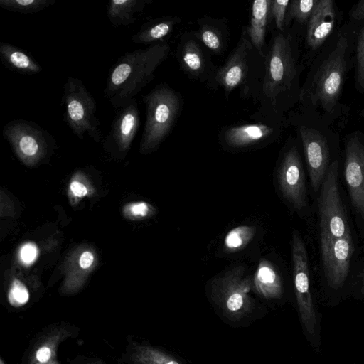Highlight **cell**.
I'll return each instance as SVG.
<instances>
[{"instance_id":"1","label":"cell","mask_w":364,"mask_h":364,"mask_svg":"<svg viewBox=\"0 0 364 364\" xmlns=\"http://www.w3.org/2000/svg\"><path fill=\"white\" fill-rule=\"evenodd\" d=\"M170 46L166 41L144 48L128 51L110 68L104 94L110 104L119 109L136 96L155 77V71L168 58Z\"/></svg>"},{"instance_id":"2","label":"cell","mask_w":364,"mask_h":364,"mask_svg":"<svg viewBox=\"0 0 364 364\" xmlns=\"http://www.w3.org/2000/svg\"><path fill=\"white\" fill-rule=\"evenodd\" d=\"M145 124L141 139V149H156L171 131L182 107L179 94L166 84L154 87L143 97Z\"/></svg>"},{"instance_id":"3","label":"cell","mask_w":364,"mask_h":364,"mask_svg":"<svg viewBox=\"0 0 364 364\" xmlns=\"http://www.w3.org/2000/svg\"><path fill=\"white\" fill-rule=\"evenodd\" d=\"M61 103L64 121L73 133L81 139L87 134L98 142L102 132L96 116V101L80 79L71 76L67 78Z\"/></svg>"},{"instance_id":"4","label":"cell","mask_w":364,"mask_h":364,"mask_svg":"<svg viewBox=\"0 0 364 364\" xmlns=\"http://www.w3.org/2000/svg\"><path fill=\"white\" fill-rule=\"evenodd\" d=\"M338 161H332L318 191L320 244L343 237L351 231L338 188Z\"/></svg>"},{"instance_id":"5","label":"cell","mask_w":364,"mask_h":364,"mask_svg":"<svg viewBox=\"0 0 364 364\" xmlns=\"http://www.w3.org/2000/svg\"><path fill=\"white\" fill-rule=\"evenodd\" d=\"M266 63L262 92L276 109L278 99L290 89L296 73L289 36L281 32L274 36Z\"/></svg>"},{"instance_id":"6","label":"cell","mask_w":364,"mask_h":364,"mask_svg":"<svg viewBox=\"0 0 364 364\" xmlns=\"http://www.w3.org/2000/svg\"><path fill=\"white\" fill-rule=\"evenodd\" d=\"M347 47V39L340 37L334 50L318 69L309 89L313 103L319 104L328 112L333 109L341 92Z\"/></svg>"},{"instance_id":"7","label":"cell","mask_w":364,"mask_h":364,"mask_svg":"<svg viewBox=\"0 0 364 364\" xmlns=\"http://www.w3.org/2000/svg\"><path fill=\"white\" fill-rule=\"evenodd\" d=\"M252 284L251 277L245 274L241 266L234 267L213 280V298L228 315L242 317L252 307L249 295Z\"/></svg>"},{"instance_id":"8","label":"cell","mask_w":364,"mask_h":364,"mask_svg":"<svg viewBox=\"0 0 364 364\" xmlns=\"http://www.w3.org/2000/svg\"><path fill=\"white\" fill-rule=\"evenodd\" d=\"M80 331L77 326L65 321L46 326L31 339L21 364H60L58 358L60 345L78 337Z\"/></svg>"},{"instance_id":"9","label":"cell","mask_w":364,"mask_h":364,"mask_svg":"<svg viewBox=\"0 0 364 364\" xmlns=\"http://www.w3.org/2000/svg\"><path fill=\"white\" fill-rule=\"evenodd\" d=\"M291 258L294 291L301 320L307 333L314 336L316 318L310 291L308 254L302 238L296 230L292 235Z\"/></svg>"},{"instance_id":"10","label":"cell","mask_w":364,"mask_h":364,"mask_svg":"<svg viewBox=\"0 0 364 364\" xmlns=\"http://www.w3.org/2000/svg\"><path fill=\"white\" fill-rule=\"evenodd\" d=\"M277 181L283 198L294 210L300 213L308 208L305 174L296 146L284 152L279 165Z\"/></svg>"},{"instance_id":"11","label":"cell","mask_w":364,"mask_h":364,"mask_svg":"<svg viewBox=\"0 0 364 364\" xmlns=\"http://www.w3.org/2000/svg\"><path fill=\"white\" fill-rule=\"evenodd\" d=\"M325 279L331 288H341L348 277L355 243L351 231L343 237L320 244Z\"/></svg>"},{"instance_id":"12","label":"cell","mask_w":364,"mask_h":364,"mask_svg":"<svg viewBox=\"0 0 364 364\" xmlns=\"http://www.w3.org/2000/svg\"><path fill=\"white\" fill-rule=\"evenodd\" d=\"M343 175L354 212L364 226V144L358 136L346 144Z\"/></svg>"},{"instance_id":"13","label":"cell","mask_w":364,"mask_h":364,"mask_svg":"<svg viewBox=\"0 0 364 364\" xmlns=\"http://www.w3.org/2000/svg\"><path fill=\"white\" fill-rule=\"evenodd\" d=\"M2 134L23 156L36 157L54 144L49 132L38 124L26 119H14L6 123Z\"/></svg>"},{"instance_id":"14","label":"cell","mask_w":364,"mask_h":364,"mask_svg":"<svg viewBox=\"0 0 364 364\" xmlns=\"http://www.w3.org/2000/svg\"><path fill=\"white\" fill-rule=\"evenodd\" d=\"M252 48L253 46L250 41L247 30H244L236 47L225 63L216 68L210 80V84L213 87L215 86L222 87L228 97L234 89L241 86L247 76L248 57Z\"/></svg>"},{"instance_id":"15","label":"cell","mask_w":364,"mask_h":364,"mask_svg":"<svg viewBox=\"0 0 364 364\" xmlns=\"http://www.w3.org/2000/svg\"><path fill=\"white\" fill-rule=\"evenodd\" d=\"M299 132L311 186L316 193L319 191L331 164L327 140L314 128L302 126Z\"/></svg>"},{"instance_id":"16","label":"cell","mask_w":364,"mask_h":364,"mask_svg":"<svg viewBox=\"0 0 364 364\" xmlns=\"http://www.w3.org/2000/svg\"><path fill=\"white\" fill-rule=\"evenodd\" d=\"M210 51L193 33H183L176 50L181 69L191 79L205 81L211 79L216 67L211 61Z\"/></svg>"},{"instance_id":"17","label":"cell","mask_w":364,"mask_h":364,"mask_svg":"<svg viewBox=\"0 0 364 364\" xmlns=\"http://www.w3.org/2000/svg\"><path fill=\"white\" fill-rule=\"evenodd\" d=\"M140 126L139 111L136 99L117 109L105 143L120 152L127 151Z\"/></svg>"},{"instance_id":"18","label":"cell","mask_w":364,"mask_h":364,"mask_svg":"<svg viewBox=\"0 0 364 364\" xmlns=\"http://www.w3.org/2000/svg\"><path fill=\"white\" fill-rule=\"evenodd\" d=\"M124 350L116 358L119 364H182L161 348L134 335H127Z\"/></svg>"},{"instance_id":"19","label":"cell","mask_w":364,"mask_h":364,"mask_svg":"<svg viewBox=\"0 0 364 364\" xmlns=\"http://www.w3.org/2000/svg\"><path fill=\"white\" fill-rule=\"evenodd\" d=\"M277 132L272 125L259 122L226 127L220 134L225 145L242 149L265 142L273 138Z\"/></svg>"},{"instance_id":"20","label":"cell","mask_w":364,"mask_h":364,"mask_svg":"<svg viewBox=\"0 0 364 364\" xmlns=\"http://www.w3.org/2000/svg\"><path fill=\"white\" fill-rule=\"evenodd\" d=\"M307 23L306 42L312 50H316L326 41L333 28V1L319 0Z\"/></svg>"},{"instance_id":"21","label":"cell","mask_w":364,"mask_h":364,"mask_svg":"<svg viewBox=\"0 0 364 364\" xmlns=\"http://www.w3.org/2000/svg\"><path fill=\"white\" fill-rule=\"evenodd\" d=\"M198 29L193 34L212 53L220 55L228 46V30L225 18L203 16L198 19Z\"/></svg>"},{"instance_id":"22","label":"cell","mask_w":364,"mask_h":364,"mask_svg":"<svg viewBox=\"0 0 364 364\" xmlns=\"http://www.w3.org/2000/svg\"><path fill=\"white\" fill-rule=\"evenodd\" d=\"M272 0H255L252 4L250 25L247 33L253 48L264 57L266 31L271 17Z\"/></svg>"},{"instance_id":"23","label":"cell","mask_w":364,"mask_h":364,"mask_svg":"<svg viewBox=\"0 0 364 364\" xmlns=\"http://www.w3.org/2000/svg\"><path fill=\"white\" fill-rule=\"evenodd\" d=\"M181 22L178 16H166L145 22L131 38L135 44L152 45L164 41Z\"/></svg>"},{"instance_id":"24","label":"cell","mask_w":364,"mask_h":364,"mask_svg":"<svg viewBox=\"0 0 364 364\" xmlns=\"http://www.w3.org/2000/svg\"><path fill=\"white\" fill-rule=\"evenodd\" d=\"M0 58L6 68L21 74L33 75L43 70L29 53L8 43H0Z\"/></svg>"},{"instance_id":"25","label":"cell","mask_w":364,"mask_h":364,"mask_svg":"<svg viewBox=\"0 0 364 364\" xmlns=\"http://www.w3.org/2000/svg\"><path fill=\"white\" fill-rule=\"evenodd\" d=\"M151 2V0H111L107 5V19L114 27L134 24L137 15Z\"/></svg>"},{"instance_id":"26","label":"cell","mask_w":364,"mask_h":364,"mask_svg":"<svg viewBox=\"0 0 364 364\" xmlns=\"http://www.w3.org/2000/svg\"><path fill=\"white\" fill-rule=\"evenodd\" d=\"M252 282L257 293L263 297L279 299L282 295V279L275 267L267 259L259 262Z\"/></svg>"},{"instance_id":"27","label":"cell","mask_w":364,"mask_h":364,"mask_svg":"<svg viewBox=\"0 0 364 364\" xmlns=\"http://www.w3.org/2000/svg\"><path fill=\"white\" fill-rule=\"evenodd\" d=\"M256 228L242 225L231 229L225 235L223 246L227 252H237L245 247L254 238Z\"/></svg>"},{"instance_id":"28","label":"cell","mask_w":364,"mask_h":364,"mask_svg":"<svg viewBox=\"0 0 364 364\" xmlns=\"http://www.w3.org/2000/svg\"><path fill=\"white\" fill-rule=\"evenodd\" d=\"M56 0H0V6L7 11L30 14L53 6Z\"/></svg>"},{"instance_id":"29","label":"cell","mask_w":364,"mask_h":364,"mask_svg":"<svg viewBox=\"0 0 364 364\" xmlns=\"http://www.w3.org/2000/svg\"><path fill=\"white\" fill-rule=\"evenodd\" d=\"M319 0H293L289 4L285 25H287L291 19H295L299 23H308Z\"/></svg>"},{"instance_id":"30","label":"cell","mask_w":364,"mask_h":364,"mask_svg":"<svg viewBox=\"0 0 364 364\" xmlns=\"http://www.w3.org/2000/svg\"><path fill=\"white\" fill-rule=\"evenodd\" d=\"M31 300V294L28 287L20 280L14 279L7 292L9 305L14 309H22Z\"/></svg>"},{"instance_id":"31","label":"cell","mask_w":364,"mask_h":364,"mask_svg":"<svg viewBox=\"0 0 364 364\" xmlns=\"http://www.w3.org/2000/svg\"><path fill=\"white\" fill-rule=\"evenodd\" d=\"M290 1L272 0L271 17L273 18L276 27L281 32H284L287 9Z\"/></svg>"},{"instance_id":"32","label":"cell","mask_w":364,"mask_h":364,"mask_svg":"<svg viewBox=\"0 0 364 364\" xmlns=\"http://www.w3.org/2000/svg\"><path fill=\"white\" fill-rule=\"evenodd\" d=\"M356 85L360 90H364V26L357 46Z\"/></svg>"},{"instance_id":"33","label":"cell","mask_w":364,"mask_h":364,"mask_svg":"<svg viewBox=\"0 0 364 364\" xmlns=\"http://www.w3.org/2000/svg\"><path fill=\"white\" fill-rule=\"evenodd\" d=\"M38 254L36 246L33 243L25 244L20 252L22 262L26 264H31L35 261Z\"/></svg>"},{"instance_id":"34","label":"cell","mask_w":364,"mask_h":364,"mask_svg":"<svg viewBox=\"0 0 364 364\" xmlns=\"http://www.w3.org/2000/svg\"><path fill=\"white\" fill-rule=\"evenodd\" d=\"M68 364H107L102 358L92 355L77 354Z\"/></svg>"},{"instance_id":"35","label":"cell","mask_w":364,"mask_h":364,"mask_svg":"<svg viewBox=\"0 0 364 364\" xmlns=\"http://www.w3.org/2000/svg\"><path fill=\"white\" fill-rule=\"evenodd\" d=\"M131 210L134 215L144 217L149 213V207L146 203L141 202L134 204Z\"/></svg>"},{"instance_id":"36","label":"cell","mask_w":364,"mask_h":364,"mask_svg":"<svg viewBox=\"0 0 364 364\" xmlns=\"http://www.w3.org/2000/svg\"><path fill=\"white\" fill-rule=\"evenodd\" d=\"M351 18L355 20L364 18V0L359 1L351 11Z\"/></svg>"},{"instance_id":"37","label":"cell","mask_w":364,"mask_h":364,"mask_svg":"<svg viewBox=\"0 0 364 364\" xmlns=\"http://www.w3.org/2000/svg\"><path fill=\"white\" fill-rule=\"evenodd\" d=\"M70 189L75 196L79 197L84 196L87 193V188L82 183L77 181H73L70 184Z\"/></svg>"},{"instance_id":"38","label":"cell","mask_w":364,"mask_h":364,"mask_svg":"<svg viewBox=\"0 0 364 364\" xmlns=\"http://www.w3.org/2000/svg\"><path fill=\"white\" fill-rule=\"evenodd\" d=\"M93 262V255L90 252H85L80 258V265L82 268L86 269L91 266Z\"/></svg>"},{"instance_id":"39","label":"cell","mask_w":364,"mask_h":364,"mask_svg":"<svg viewBox=\"0 0 364 364\" xmlns=\"http://www.w3.org/2000/svg\"><path fill=\"white\" fill-rule=\"evenodd\" d=\"M357 277L359 282L360 291L364 294V267L358 272Z\"/></svg>"},{"instance_id":"40","label":"cell","mask_w":364,"mask_h":364,"mask_svg":"<svg viewBox=\"0 0 364 364\" xmlns=\"http://www.w3.org/2000/svg\"><path fill=\"white\" fill-rule=\"evenodd\" d=\"M0 364H7L1 355H0Z\"/></svg>"}]
</instances>
